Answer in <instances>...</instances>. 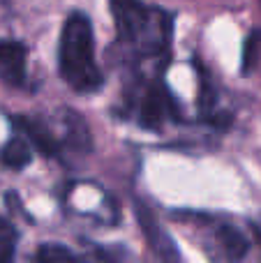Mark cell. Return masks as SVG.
<instances>
[{"label": "cell", "mask_w": 261, "mask_h": 263, "mask_svg": "<svg viewBox=\"0 0 261 263\" xmlns=\"http://www.w3.org/2000/svg\"><path fill=\"white\" fill-rule=\"evenodd\" d=\"M111 14L116 18L118 42H123L137 55H162L171 44L174 16L155 5L141 0H111Z\"/></svg>", "instance_id": "6da1fadb"}, {"label": "cell", "mask_w": 261, "mask_h": 263, "mask_svg": "<svg viewBox=\"0 0 261 263\" xmlns=\"http://www.w3.org/2000/svg\"><path fill=\"white\" fill-rule=\"evenodd\" d=\"M58 67L67 86L77 92H95L102 88L104 79L95 63V35L92 23L83 12L67 16L60 32Z\"/></svg>", "instance_id": "7a4b0ae2"}, {"label": "cell", "mask_w": 261, "mask_h": 263, "mask_svg": "<svg viewBox=\"0 0 261 263\" xmlns=\"http://www.w3.org/2000/svg\"><path fill=\"white\" fill-rule=\"evenodd\" d=\"M166 118H178V104L160 81L151 83L139 102V123L143 127L157 129Z\"/></svg>", "instance_id": "3957f363"}, {"label": "cell", "mask_w": 261, "mask_h": 263, "mask_svg": "<svg viewBox=\"0 0 261 263\" xmlns=\"http://www.w3.org/2000/svg\"><path fill=\"white\" fill-rule=\"evenodd\" d=\"M28 49L18 40H0V81L12 88L26 83Z\"/></svg>", "instance_id": "277c9868"}, {"label": "cell", "mask_w": 261, "mask_h": 263, "mask_svg": "<svg viewBox=\"0 0 261 263\" xmlns=\"http://www.w3.org/2000/svg\"><path fill=\"white\" fill-rule=\"evenodd\" d=\"M137 217H139V224H141V231H143V236H146L148 245L153 247V252H155L160 259H180L174 240L169 238L166 231H162L160 222L155 219L153 210L148 208L146 203H137Z\"/></svg>", "instance_id": "5b68a950"}, {"label": "cell", "mask_w": 261, "mask_h": 263, "mask_svg": "<svg viewBox=\"0 0 261 263\" xmlns=\"http://www.w3.org/2000/svg\"><path fill=\"white\" fill-rule=\"evenodd\" d=\"M14 123H16V127L21 129L32 143H35V148L40 150L44 157H53L55 150H58V143H55V139L51 136V132L44 127V123L32 120V118H28V116H21V118H16Z\"/></svg>", "instance_id": "8992f818"}, {"label": "cell", "mask_w": 261, "mask_h": 263, "mask_svg": "<svg viewBox=\"0 0 261 263\" xmlns=\"http://www.w3.org/2000/svg\"><path fill=\"white\" fill-rule=\"evenodd\" d=\"M215 238L220 242V247L225 250V254L234 261H240L248 256L250 252V240L243 236L240 229H236L234 224H220L215 231Z\"/></svg>", "instance_id": "52a82bcc"}, {"label": "cell", "mask_w": 261, "mask_h": 263, "mask_svg": "<svg viewBox=\"0 0 261 263\" xmlns=\"http://www.w3.org/2000/svg\"><path fill=\"white\" fill-rule=\"evenodd\" d=\"M0 159H3L5 166L14 168V171H21V168H26L28 164L32 162V150L26 139L14 136V139H9L7 143H5L3 153H0Z\"/></svg>", "instance_id": "ba28073f"}, {"label": "cell", "mask_w": 261, "mask_h": 263, "mask_svg": "<svg viewBox=\"0 0 261 263\" xmlns=\"http://www.w3.org/2000/svg\"><path fill=\"white\" fill-rule=\"evenodd\" d=\"M16 240H18V231L14 229V224L7 222L5 217H0V263H7L14 259Z\"/></svg>", "instance_id": "9c48e42d"}, {"label": "cell", "mask_w": 261, "mask_h": 263, "mask_svg": "<svg viewBox=\"0 0 261 263\" xmlns=\"http://www.w3.org/2000/svg\"><path fill=\"white\" fill-rule=\"evenodd\" d=\"M259 55H261V30H254L250 32V37L245 40V46H243V69L245 74H250L254 69V65L259 63Z\"/></svg>", "instance_id": "30bf717a"}, {"label": "cell", "mask_w": 261, "mask_h": 263, "mask_svg": "<svg viewBox=\"0 0 261 263\" xmlns=\"http://www.w3.org/2000/svg\"><path fill=\"white\" fill-rule=\"evenodd\" d=\"M37 259L44 263H55V261H77V254H74L69 247L65 245H53V242H46L37 250Z\"/></svg>", "instance_id": "8fae6325"}]
</instances>
